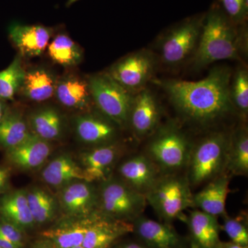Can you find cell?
I'll list each match as a JSON object with an SVG mask.
<instances>
[{
	"label": "cell",
	"mask_w": 248,
	"mask_h": 248,
	"mask_svg": "<svg viewBox=\"0 0 248 248\" xmlns=\"http://www.w3.org/2000/svg\"><path fill=\"white\" fill-rule=\"evenodd\" d=\"M186 120L201 124H213L229 114L234 106L231 97V72L215 68L203 79L155 80Z\"/></svg>",
	"instance_id": "6da1fadb"
},
{
	"label": "cell",
	"mask_w": 248,
	"mask_h": 248,
	"mask_svg": "<svg viewBox=\"0 0 248 248\" xmlns=\"http://www.w3.org/2000/svg\"><path fill=\"white\" fill-rule=\"evenodd\" d=\"M239 38L232 24L218 10H213L202 24L194 53L193 66L202 68L214 62L239 59Z\"/></svg>",
	"instance_id": "7a4b0ae2"
},
{
	"label": "cell",
	"mask_w": 248,
	"mask_h": 248,
	"mask_svg": "<svg viewBox=\"0 0 248 248\" xmlns=\"http://www.w3.org/2000/svg\"><path fill=\"white\" fill-rule=\"evenodd\" d=\"M93 102L102 115L117 125L124 126L129 122L134 100L129 92L106 72L88 78Z\"/></svg>",
	"instance_id": "3957f363"
},
{
	"label": "cell",
	"mask_w": 248,
	"mask_h": 248,
	"mask_svg": "<svg viewBox=\"0 0 248 248\" xmlns=\"http://www.w3.org/2000/svg\"><path fill=\"white\" fill-rule=\"evenodd\" d=\"M145 197L147 202L166 221L184 219L183 212L193 205L188 180L184 178L158 179Z\"/></svg>",
	"instance_id": "277c9868"
},
{
	"label": "cell",
	"mask_w": 248,
	"mask_h": 248,
	"mask_svg": "<svg viewBox=\"0 0 248 248\" xmlns=\"http://www.w3.org/2000/svg\"><path fill=\"white\" fill-rule=\"evenodd\" d=\"M230 140L215 133L204 139L192 150L189 159L188 182L199 185L214 179L226 166Z\"/></svg>",
	"instance_id": "5b68a950"
},
{
	"label": "cell",
	"mask_w": 248,
	"mask_h": 248,
	"mask_svg": "<svg viewBox=\"0 0 248 248\" xmlns=\"http://www.w3.org/2000/svg\"><path fill=\"white\" fill-rule=\"evenodd\" d=\"M146 202L145 195L119 181L106 180L101 190L102 211L115 219L138 218L146 208Z\"/></svg>",
	"instance_id": "8992f818"
},
{
	"label": "cell",
	"mask_w": 248,
	"mask_h": 248,
	"mask_svg": "<svg viewBox=\"0 0 248 248\" xmlns=\"http://www.w3.org/2000/svg\"><path fill=\"white\" fill-rule=\"evenodd\" d=\"M156 62L147 50H140L120 59L106 72L124 89L133 93L144 89L154 73Z\"/></svg>",
	"instance_id": "52a82bcc"
},
{
	"label": "cell",
	"mask_w": 248,
	"mask_h": 248,
	"mask_svg": "<svg viewBox=\"0 0 248 248\" xmlns=\"http://www.w3.org/2000/svg\"><path fill=\"white\" fill-rule=\"evenodd\" d=\"M203 21L190 19L170 31L161 44V61L168 66L181 64L195 50Z\"/></svg>",
	"instance_id": "ba28073f"
},
{
	"label": "cell",
	"mask_w": 248,
	"mask_h": 248,
	"mask_svg": "<svg viewBox=\"0 0 248 248\" xmlns=\"http://www.w3.org/2000/svg\"><path fill=\"white\" fill-rule=\"evenodd\" d=\"M191 151L190 143L185 135L174 128L161 130L148 148L153 159L165 169L182 168L188 162Z\"/></svg>",
	"instance_id": "9c48e42d"
},
{
	"label": "cell",
	"mask_w": 248,
	"mask_h": 248,
	"mask_svg": "<svg viewBox=\"0 0 248 248\" xmlns=\"http://www.w3.org/2000/svg\"><path fill=\"white\" fill-rule=\"evenodd\" d=\"M9 37L23 58H33L45 53L51 40L53 30L42 25L14 23L9 26Z\"/></svg>",
	"instance_id": "30bf717a"
},
{
	"label": "cell",
	"mask_w": 248,
	"mask_h": 248,
	"mask_svg": "<svg viewBox=\"0 0 248 248\" xmlns=\"http://www.w3.org/2000/svg\"><path fill=\"white\" fill-rule=\"evenodd\" d=\"M54 97L62 107L71 110H86L93 102L88 79L76 73L58 78Z\"/></svg>",
	"instance_id": "8fae6325"
},
{
	"label": "cell",
	"mask_w": 248,
	"mask_h": 248,
	"mask_svg": "<svg viewBox=\"0 0 248 248\" xmlns=\"http://www.w3.org/2000/svg\"><path fill=\"white\" fill-rule=\"evenodd\" d=\"M59 201L67 215L86 217L92 213L97 205V197L89 182L76 181L63 186Z\"/></svg>",
	"instance_id": "7c38bea8"
},
{
	"label": "cell",
	"mask_w": 248,
	"mask_h": 248,
	"mask_svg": "<svg viewBox=\"0 0 248 248\" xmlns=\"http://www.w3.org/2000/svg\"><path fill=\"white\" fill-rule=\"evenodd\" d=\"M160 110L156 99L151 91L141 90L134 97L129 122L140 138L147 136L156 128Z\"/></svg>",
	"instance_id": "4fadbf2b"
},
{
	"label": "cell",
	"mask_w": 248,
	"mask_h": 248,
	"mask_svg": "<svg viewBox=\"0 0 248 248\" xmlns=\"http://www.w3.org/2000/svg\"><path fill=\"white\" fill-rule=\"evenodd\" d=\"M51 152L48 141L31 134L22 143L6 151V156L11 164L18 169L32 170L42 166Z\"/></svg>",
	"instance_id": "5bb4252c"
},
{
	"label": "cell",
	"mask_w": 248,
	"mask_h": 248,
	"mask_svg": "<svg viewBox=\"0 0 248 248\" xmlns=\"http://www.w3.org/2000/svg\"><path fill=\"white\" fill-rule=\"evenodd\" d=\"M133 226L125 221L101 218L96 215L85 235L82 246L86 248H107L122 235L133 231Z\"/></svg>",
	"instance_id": "9a60e30c"
},
{
	"label": "cell",
	"mask_w": 248,
	"mask_h": 248,
	"mask_svg": "<svg viewBox=\"0 0 248 248\" xmlns=\"http://www.w3.org/2000/svg\"><path fill=\"white\" fill-rule=\"evenodd\" d=\"M58 78L45 66H35L26 69L21 94L31 102H46L55 95Z\"/></svg>",
	"instance_id": "2e32d148"
},
{
	"label": "cell",
	"mask_w": 248,
	"mask_h": 248,
	"mask_svg": "<svg viewBox=\"0 0 248 248\" xmlns=\"http://www.w3.org/2000/svg\"><path fill=\"white\" fill-rule=\"evenodd\" d=\"M116 124L110 120L91 114L77 117L75 127L77 135L81 141L88 144H108L117 135Z\"/></svg>",
	"instance_id": "e0dca14e"
},
{
	"label": "cell",
	"mask_w": 248,
	"mask_h": 248,
	"mask_svg": "<svg viewBox=\"0 0 248 248\" xmlns=\"http://www.w3.org/2000/svg\"><path fill=\"white\" fill-rule=\"evenodd\" d=\"M118 151L116 145L108 143L82 153L80 162L84 171L85 182L107 180L108 174L117 159Z\"/></svg>",
	"instance_id": "ac0fdd59"
},
{
	"label": "cell",
	"mask_w": 248,
	"mask_h": 248,
	"mask_svg": "<svg viewBox=\"0 0 248 248\" xmlns=\"http://www.w3.org/2000/svg\"><path fill=\"white\" fill-rule=\"evenodd\" d=\"M120 172L128 185L143 195L159 179L153 161L142 155L123 163L120 166Z\"/></svg>",
	"instance_id": "d6986e66"
},
{
	"label": "cell",
	"mask_w": 248,
	"mask_h": 248,
	"mask_svg": "<svg viewBox=\"0 0 248 248\" xmlns=\"http://www.w3.org/2000/svg\"><path fill=\"white\" fill-rule=\"evenodd\" d=\"M229 184L228 176L215 178L205 188L192 196V204L209 215L215 217L224 215Z\"/></svg>",
	"instance_id": "ffe728a7"
},
{
	"label": "cell",
	"mask_w": 248,
	"mask_h": 248,
	"mask_svg": "<svg viewBox=\"0 0 248 248\" xmlns=\"http://www.w3.org/2000/svg\"><path fill=\"white\" fill-rule=\"evenodd\" d=\"M140 237L154 248H177L180 239L176 232L167 225L140 216L135 225Z\"/></svg>",
	"instance_id": "44dd1931"
},
{
	"label": "cell",
	"mask_w": 248,
	"mask_h": 248,
	"mask_svg": "<svg viewBox=\"0 0 248 248\" xmlns=\"http://www.w3.org/2000/svg\"><path fill=\"white\" fill-rule=\"evenodd\" d=\"M42 179L53 187H63L76 181H85L84 171L71 156L62 155L55 158L42 171Z\"/></svg>",
	"instance_id": "7402d4cb"
},
{
	"label": "cell",
	"mask_w": 248,
	"mask_h": 248,
	"mask_svg": "<svg viewBox=\"0 0 248 248\" xmlns=\"http://www.w3.org/2000/svg\"><path fill=\"white\" fill-rule=\"evenodd\" d=\"M186 221L188 222L191 233L199 247L216 248L219 244V226L217 217L202 210H195L191 212Z\"/></svg>",
	"instance_id": "603a6c76"
},
{
	"label": "cell",
	"mask_w": 248,
	"mask_h": 248,
	"mask_svg": "<svg viewBox=\"0 0 248 248\" xmlns=\"http://www.w3.org/2000/svg\"><path fill=\"white\" fill-rule=\"evenodd\" d=\"M32 134L20 112L8 107L0 122V148L8 150L22 143Z\"/></svg>",
	"instance_id": "cb8c5ba5"
},
{
	"label": "cell",
	"mask_w": 248,
	"mask_h": 248,
	"mask_svg": "<svg viewBox=\"0 0 248 248\" xmlns=\"http://www.w3.org/2000/svg\"><path fill=\"white\" fill-rule=\"evenodd\" d=\"M28 124L32 133L46 141L58 140L63 133V118L55 108L45 107L35 111Z\"/></svg>",
	"instance_id": "d4e9b609"
},
{
	"label": "cell",
	"mask_w": 248,
	"mask_h": 248,
	"mask_svg": "<svg viewBox=\"0 0 248 248\" xmlns=\"http://www.w3.org/2000/svg\"><path fill=\"white\" fill-rule=\"evenodd\" d=\"M0 214L3 218L20 229L30 228L35 223L24 190L14 191L1 197Z\"/></svg>",
	"instance_id": "484cf974"
},
{
	"label": "cell",
	"mask_w": 248,
	"mask_h": 248,
	"mask_svg": "<svg viewBox=\"0 0 248 248\" xmlns=\"http://www.w3.org/2000/svg\"><path fill=\"white\" fill-rule=\"evenodd\" d=\"M95 217L96 215L94 216L91 215V217H85L84 219L46 231L42 234L59 248H72L82 246L85 235Z\"/></svg>",
	"instance_id": "4316f807"
},
{
	"label": "cell",
	"mask_w": 248,
	"mask_h": 248,
	"mask_svg": "<svg viewBox=\"0 0 248 248\" xmlns=\"http://www.w3.org/2000/svg\"><path fill=\"white\" fill-rule=\"evenodd\" d=\"M47 53L50 60L64 68H73L83 60L82 48L66 34L60 33L50 42Z\"/></svg>",
	"instance_id": "83f0119b"
},
{
	"label": "cell",
	"mask_w": 248,
	"mask_h": 248,
	"mask_svg": "<svg viewBox=\"0 0 248 248\" xmlns=\"http://www.w3.org/2000/svg\"><path fill=\"white\" fill-rule=\"evenodd\" d=\"M225 168L235 175L248 174V135L246 129L236 132L230 140Z\"/></svg>",
	"instance_id": "f1b7e54d"
},
{
	"label": "cell",
	"mask_w": 248,
	"mask_h": 248,
	"mask_svg": "<svg viewBox=\"0 0 248 248\" xmlns=\"http://www.w3.org/2000/svg\"><path fill=\"white\" fill-rule=\"evenodd\" d=\"M26 69L22 57L17 53L9 66L0 71V99L6 102L14 100L20 92Z\"/></svg>",
	"instance_id": "f546056e"
},
{
	"label": "cell",
	"mask_w": 248,
	"mask_h": 248,
	"mask_svg": "<svg viewBox=\"0 0 248 248\" xmlns=\"http://www.w3.org/2000/svg\"><path fill=\"white\" fill-rule=\"evenodd\" d=\"M27 195L35 223H45L53 219L57 211L56 201L53 196L40 188L32 189L27 192Z\"/></svg>",
	"instance_id": "4dcf8cb0"
},
{
	"label": "cell",
	"mask_w": 248,
	"mask_h": 248,
	"mask_svg": "<svg viewBox=\"0 0 248 248\" xmlns=\"http://www.w3.org/2000/svg\"><path fill=\"white\" fill-rule=\"evenodd\" d=\"M231 84V97L233 106L246 118L248 112V72L241 67L235 73Z\"/></svg>",
	"instance_id": "1f68e13d"
},
{
	"label": "cell",
	"mask_w": 248,
	"mask_h": 248,
	"mask_svg": "<svg viewBox=\"0 0 248 248\" xmlns=\"http://www.w3.org/2000/svg\"><path fill=\"white\" fill-rule=\"evenodd\" d=\"M223 230L232 240V242L241 246H248V228L241 218L227 217L223 225Z\"/></svg>",
	"instance_id": "d6a6232c"
},
{
	"label": "cell",
	"mask_w": 248,
	"mask_h": 248,
	"mask_svg": "<svg viewBox=\"0 0 248 248\" xmlns=\"http://www.w3.org/2000/svg\"><path fill=\"white\" fill-rule=\"evenodd\" d=\"M227 14L234 21L244 19L248 13V0H221Z\"/></svg>",
	"instance_id": "836d02e7"
},
{
	"label": "cell",
	"mask_w": 248,
	"mask_h": 248,
	"mask_svg": "<svg viewBox=\"0 0 248 248\" xmlns=\"http://www.w3.org/2000/svg\"><path fill=\"white\" fill-rule=\"evenodd\" d=\"M20 230L4 218L0 220V235L19 248L23 246V236Z\"/></svg>",
	"instance_id": "e575fe53"
},
{
	"label": "cell",
	"mask_w": 248,
	"mask_h": 248,
	"mask_svg": "<svg viewBox=\"0 0 248 248\" xmlns=\"http://www.w3.org/2000/svg\"><path fill=\"white\" fill-rule=\"evenodd\" d=\"M10 174L9 170L4 168L0 167V196L6 190L9 183Z\"/></svg>",
	"instance_id": "d590c367"
},
{
	"label": "cell",
	"mask_w": 248,
	"mask_h": 248,
	"mask_svg": "<svg viewBox=\"0 0 248 248\" xmlns=\"http://www.w3.org/2000/svg\"><path fill=\"white\" fill-rule=\"evenodd\" d=\"M0 247L2 248H19L18 246L10 242L7 239H5L0 235Z\"/></svg>",
	"instance_id": "8d00e7d4"
},
{
	"label": "cell",
	"mask_w": 248,
	"mask_h": 248,
	"mask_svg": "<svg viewBox=\"0 0 248 248\" xmlns=\"http://www.w3.org/2000/svg\"><path fill=\"white\" fill-rule=\"evenodd\" d=\"M216 248H248L247 246H241L234 243H219Z\"/></svg>",
	"instance_id": "74e56055"
},
{
	"label": "cell",
	"mask_w": 248,
	"mask_h": 248,
	"mask_svg": "<svg viewBox=\"0 0 248 248\" xmlns=\"http://www.w3.org/2000/svg\"><path fill=\"white\" fill-rule=\"evenodd\" d=\"M8 107H9V105H8L7 102L0 99V122L2 120L3 117L6 113Z\"/></svg>",
	"instance_id": "f35d334b"
},
{
	"label": "cell",
	"mask_w": 248,
	"mask_h": 248,
	"mask_svg": "<svg viewBox=\"0 0 248 248\" xmlns=\"http://www.w3.org/2000/svg\"><path fill=\"white\" fill-rule=\"evenodd\" d=\"M121 248H143V246H140V245H138L136 244H130L126 245V246H123V247Z\"/></svg>",
	"instance_id": "ab89813d"
},
{
	"label": "cell",
	"mask_w": 248,
	"mask_h": 248,
	"mask_svg": "<svg viewBox=\"0 0 248 248\" xmlns=\"http://www.w3.org/2000/svg\"><path fill=\"white\" fill-rule=\"evenodd\" d=\"M78 1H79V0H68L66 2L67 7H69V6H71V5L75 4V3Z\"/></svg>",
	"instance_id": "60d3db41"
},
{
	"label": "cell",
	"mask_w": 248,
	"mask_h": 248,
	"mask_svg": "<svg viewBox=\"0 0 248 248\" xmlns=\"http://www.w3.org/2000/svg\"><path fill=\"white\" fill-rule=\"evenodd\" d=\"M72 248H84L83 246H76V247Z\"/></svg>",
	"instance_id": "b9f144b4"
},
{
	"label": "cell",
	"mask_w": 248,
	"mask_h": 248,
	"mask_svg": "<svg viewBox=\"0 0 248 248\" xmlns=\"http://www.w3.org/2000/svg\"></svg>",
	"instance_id": "7bdbcfd3"
},
{
	"label": "cell",
	"mask_w": 248,
	"mask_h": 248,
	"mask_svg": "<svg viewBox=\"0 0 248 248\" xmlns=\"http://www.w3.org/2000/svg\"><path fill=\"white\" fill-rule=\"evenodd\" d=\"M0 248H2L0 247Z\"/></svg>",
	"instance_id": "ee69618b"
},
{
	"label": "cell",
	"mask_w": 248,
	"mask_h": 248,
	"mask_svg": "<svg viewBox=\"0 0 248 248\" xmlns=\"http://www.w3.org/2000/svg\"></svg>",
	"instance_id": "f6af8a7d"
}]
</instances>
